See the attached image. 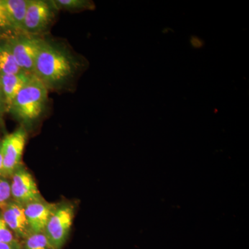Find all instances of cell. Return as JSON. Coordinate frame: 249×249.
<instances>
[{
    "mask_svg": "<svg viewBox=\"0 0 249 249\" xmlns=\"http://www.w3.org/2000/svg\"><path fill=\"white\" fill-rule=\"evenodd\" d=\"M18 65L7 41L0 43V74H18L22 72Z\"/></svg>",
    "mask_w": 249,
    "mask_h": 249,
    "instance_id": "obj_12",
    "label": "cell"
},
{
    "mask_svg": "<svg viewBox=\"0 0 249 249\" xmlns=\"http://www.w3.org/2000/svg\"><path fill=\"white\" fill-rule=\"evenodd\" d=\"M2 155H1V142H0V175H1V169H2Z\"/></svg>",
    "mask_w": 249,
    "mask_h": 249,
    "instance_id": "obj_19",
    "label": "cell"
},
{
    "mask_svg": "<svg viewBox=\"0 0 249 249\" xmlns=\"http://www.w3.org/2000/svg\"><path fill=\"white\" fill-rule=\"evenodd\" d=\"M0 242L12 246L16 249H24L1 216H0Z\"/></svg>",
    "mask_w": 249,
    "mask_h": 249,
    "instance_id": "obj_14",
    "label": "cell"
},
{
    "mask_svg": "<svg viewBox=\"0 0 249 249\" xmlns=\"http://www.w3.org/2000/svg\"><path fill=\"white\" fill-rule=\"evenodd\" d=\"M47 99L48 89L33 74L16 95L9 111L24 124H30L42 115Z\"/></svg>",
    "mask_w": 249,
    "mask_h": 249,
    "instance_id": "obj_2",
    "label": "cell"
},
{
    "mask_svg": "<svg viewBox=\"0 0 249 249\" xmlns=\"http://www.w3.org/2000/svg\"><path fill=\"white\" fill-rule=\"evenodd\" d=\"M6 41L21 70L34 74L36 58L45 40L24 35L11 37Z\"/></svg>",
    "mask_w": 249,
    "mask_h": 249,
    "instance_id": "obj_5",
    "label": "cell"
},
{
    "mask_svg": "<svg viewBox=\"0 0 249 249\" xmlns=\"http://www.w3.org/2000/svg\"><path fill=\"white\" fill-rule=\"evenodd\" d=\"M75 215V206L71 202L55 205L45 231L54 248L61 249L71 231Z\"/></svg>",
    "mask_w": 249,
    "mask_h": 249,
    "instance_id": "obj_3",
    "label": "cell"
},
{
    "mask_svg": "<svg viewBox=\"0 0 249 249\" xmlns=\"http://www.w3.org/2000/svg\"><path fill=\"white\" fill-rule=\"evenodd\" d=\"M55 205L47 202L44 198L24 205L26 217L31 231L37 232L45 231Z\"/></svg>",
    "mask_w": 249,
    "mask_h": 249,
    "instance_id": "obj_9",
    "label": "cell"
},
{
    "mask_svg": "<svg viewBox=\"0 0 249 249\" xmlns=\"http://www.w3.org/2000/svg\"><path fill=\"white\" fill-rule=\"evenodd\" d=\"M0 249H16L12 246L7 245V244L1 243L0 242Z\"/></svg>",
    "mask_w": 249,
    "mask_h": 249,
    "instance_id": "obj_18",
    "label": "cell"
},
{
    "mask_svg": "<svg viewBox=\"0 0 249 249\" xmlns=\"http://www.w3.org/2000/svg\"><path fill=\"white\" fill-rule=\"evenodd\" d=\"M0 105H1V96H0Z\"/></svg>",
    "mask_w": 249,
    "mask_h": 249,
    "instance_id": "obj_20",
    "label": "cell"
},
{
    "mask_svg": "<svg viewBox=\"0 0 249 249\" xmlns=\"http://www.w3.org/2000/svg\"><path fill=\"white\" fill-rule=\"evenodd\" d=\"M32 73L22 71L18 74H0V88L2 91L5 106L10 110L16 95L30 79Z\"/></svg>",
    "mask_w": 249,
    "mask_h": 249,
    "instance_id": "obj_10",
    "label": "cell"
},
{
    "mask_svg": "<svg viewBox=\"0 0 249 249\" xmlns=\"http://www.w3.org/2000/svg\"><path fill=\"white\" fill-rule=\"evenodd\" d=\"M14 32L17 31L15 29L10 19L4 0H0V34H11Z\"/></svg>",
    "mask_w": 249,
    "mask_h": 249,
    "instance_id": "obj_16",
    "label": "cell"
},
{
    "mask_svg": "<svg viewBox=\"0 0 249 249\" xmlns=\"http://www.w3.org/2000/svg\"><path fill=\"white\" fill-rule=\"evenodd\" d=\"M11 193L14 201L23 205L42 199L34 177L23 165L13 174Z\"/></svg>",
    "mask_w": 249,
    "mask_h": 249,
    "instance_id": "obj_7",
    "label": "cell"
},
{
    "mask_svg": "<svg viewBox=\"0 0 249 249\" xmlns=\"http://www.w3.org/2000/svg\"><path fill=\"white\" fill-rule=\"evenodd\" d=\"M4 3L15 29L24 34V19L29 0H4Z\"/></svg>",
    "mask_w": 249,
    "mask_h": 249,
    "instance_id": "obj_11",
    "label": "cell"
},
{
    "mask_svg": "<svg viewBox=\"0 0 249 249\" xmlns=\"http://www.w3.org/2000/svg\"><path fill=\"white\" fill-rule=\"evenodd\" d=\"M23 240L24 249H55L45 231L32 232Z\"/></svg>",
    "mask_w": 249,
    "mask_h": 249,
    "instance_id": "obj_13",
    "label": "cell"
},
{
    "mask_svg": "<svg viewBox=\"0 0 249 249\" xmlns=\"http://www.w3.org/2000/svg\"><path fill=\"white\" fill-rule=\"evenodd\" d=\"M52 3L55 8L65 10L86 9L91 8L92 2L84 0H55L52 1Z\"/></svg>",
    "mask_w": 249,
    "mask_h": 249,
    "instance_id": "obj_15",
    "label": "cell"
},
{
    "mask_svg": "<svg viewBox=\"0 0 249 249\" xmlns=\"http://www.w3.org/2000/svg\"><path fill=\"white\" fill-rule=\"evenodd\" d=\"M54 9L56 8L52 1L29 0L24 19V34L37 35L47 30L54 19Z\"/></svg>",
    "mask_w": 249,
    "mask_h": 249,
    "instance_id": "obj_6",
    "label": "cell"
},
{
    "mask_svg": "<svg viewBox=\"0 0 249 249\" xmlns=\"http://www.w3.org/2000/svg\"><path fill=\"white\" fill-rule=\"evenodd\" d=\"M77 63L68 52L45 40L37 54L34 74L47 89H57L76 73Z\"/></svg>",
    "mask_w": 249,
    "mask_h": 249,
    "instance_id": "obj_1",
    "label": "cell"
},
{
    "mask_svg": "<svg viewBox=\"0 0 249 249\" xmlns=\"http://www.w3.org/2000/svg\"><path fill=\"white\" fill-rule=\"evenodd\" d=\"M11 196V184L7 180L0 178V209L9 202Z\"/></svg>",
    "mask_w": 249,
    "mask_h": 249,
    "instance_id": "obj_17",
    "label": "cell"
},
{
    "mask_svg": "<svg viewBox=\"0 0 249 249\" xmlns=\"http://www.w3.org/2000/svg\"><path fill=\"white\" fill-rule=\"evenodd\" d=\"M1 209V217L18 238L24 240L31 233L23 205L14 200L9 201Z\"/></svg>",
    "mask_w": 249,
    "mask_h": 249,
    "instance_id": "obj_8",
    "label": "cell"
},
{
    "mask_svg": "<svg viewBox=\"0 0 249 249\" xmlns=\"http://www.w3.org/2000/svg\"><path fill=\"white\" fill-rule=\"evenodd\" d=\"M27 134L24 127H20L12 133L7 134L1 142L2 155V169L1 175L12 176L14 172L22 165L23 152L27 142Z\"/></svg>",
    "mask_w": 249,
    "mask_h": 249,
    "instance_id": "obj_4",
    "label": "cell"
}]
</instances>
